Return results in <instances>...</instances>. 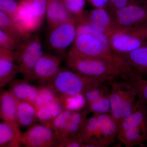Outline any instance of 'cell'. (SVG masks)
<instances>
[{
  "mask_svg": "<svg viewBox=\"0 0 147 147\" xmlns=\"http://www.w3.org/2000/svg\"><path fill=\"white\" fill-rule=\"evenodd\" d=\"M121 57L131 68L143 76H147V43Z\"/></svg>",
  "mask_w": 147,
  "mask_h": 147,
  "instance_id": "19",
  "label": "cell"
},
{
  "mask_svg": "<svg viewBox=\"0 0 147 147\" xmlns=\"http://www.w3.org/2000/svg\"><path fill=\"white\" fill-rule=\"evenodd\" d=\"M131 82L137 91L138 100L147 106V78Z\"/></svg>",
  "mask_w": 147,
  "mask_h": 147,
  "instance_id": "31",
  "label": "cell"
},
{
  "mask_svg": "<svg viewBox=\"0 0 147 147\" xmlns=\"http://www.w3.org/2000/svg\"><path fill=\"white\" fill-rule=\"evenodd\" d=\"M18 73L15 50L0 47V88L10 83Z\"/></svg>",
  "mask_w": 147,
  "mask_h": 147,
  "instance_id": "13",
  "label": "cell"
},
{
  "mask_svg": "<svg viewBox=\"0 0 147 147\" xmlns=\"http://www.w3.org/2000/svg\"><path fill=\"white\" fill-rule=\"evenodd\" d=\"M72 113V111L64 110L53 121L51 128L59 141L63 139L66 131Z\"/></svg>",
  "mask_w": 147,
  "mask_h": 147,
  "instance_id": "24",
  "label": "cell"
},
{
  "mask_svg": "<svg viewBox=\"0 0 147 147\" xmlns=\"http://www.w3.org/2000/svg\"><path fill=\"white\" fill-rule=\"evenodd\" d=\"M111 13L115 30L134 28L147 23V7L140 3L129 5Z\"/></svg>",
  "mask_w": 147,
  "mask_h": 147,
  "instance_id": "8",
  "label": "cell"
},
{
  "mask_svg": "<svg viewBox=\"0 0 147 147\" xmlns=\"http://www.w3.org/2000/svg\"><path fill=\"white\" fill-rule=\"evenodd\" d=\"M64 110L61 100L57 96L52 102L37 110V120L51 128L53 121Z\"/></svg>",
  "mask_w": 147,
  "mask_h": 147,
  "instance_id": "17",
  "label": "cell"
},
{
  "mask_svg": "<svg viewBox=\"0 0 147 147\" xmlns=\"http://www.w3.org/2000/svg\"><path fill=\"white\" fill-rule=\"evenodd\" d=\"M74 17L81 15L85 11L86 0H59Z\"/></svg>",
  "mask_w": 147,
  "mask_h": 147,
  "instance_id": "29",
  "label": "cell"
},
{
  "mask_svg": "<svg viewBox=\"0 0 147 147\" xmlns=\"http://www.w3.org/2000/svg\"><path fill=\"white\" fill-rule=\"evenodd\" d=\"M18 8L17 0H0V11L5 13L12 19L16 16Z\"/></svg>",
  "mask_w": 147,
  "mask_h": 147,
  "instance_id": "30",
  "label": "cell"
},
{
  "mask_svg": "<svg viewBox=\"0 0 147 147\" xmlns=\"http://www.w3.org/2000/svg\"><path fill=\"white\" fill-rule=\"evenodd\" d=\"M88 113L86 109L72 112L71 119L63 139L66 137H77V134L88 118Z\"/></svg>",
  "mask_w": 147,
  "mask_h": 147,
  "instance_id": "22",
  "label": "cell"
},
{
  "mask_svg": "<svg viewBox=\"0 0 147 147\" xmlns=\"http://www.w3.org/2000/svg\"><path fill=\"white\" fill-rule=\"evenodd\" d=\"M15 52L19 73L24 79L32 82L35 67L45 53L39 36L35 33L27 35L21 39Z\"/></svg>",
  "mask_w": 147,
  "mask_h": 147,
  "instance_id": "5",
  "label": "cell"
},
{
  "mask_svg": "<svg viewBox=\"0 0 147 147\" xmlns=\"http://www.w3.org/2000/svg\"><path fill=\"white\" fill-rule=\"evenodd\" d=\"M109 94L110 92L86 106L85 109L88 114L92 113L94 115L110 114Z\"/></svg>",
  "mask_w": 147,
  "mask_h": 147,
  "instance_id": "25",
  "label": "cell"
},
{
  "mask_svg": "<svg viewBox=\"0 0 147 147\" xmlns=\"http://www.w3.org/2000/svg\"><path fill=\"white\" fill-rule=\"evenodd\" d=\"M67 55L74 57L92 58L105 61L118 69L130 82L144 77L131 68L123 58L113 51L107 35L96 31L77 34L67 52Z\"/></svg>",
  "mask_w": 147,
  "mask_h": 147,
  "instance_id": "1",
  "label": "cell"
},
{
  "mask_svg": "<svg viewBox=\"0 0 147 147\" xmlns=\"http://www.w3.org/2000/svg\"><path fill=\"white\" fill-rule=\"evenodd\" d=\"M58 147H84V145L78 137H69L61 139Z\"/></svg>",
  "mask_w": 147,
  "mask_h": 147,
  "instance_id": "33",
  "label": "cell"
},
{
  "mask_svg": "<svg viewBox=\"0 0 147 147\" xmlns=\"http://www.w3.org/2000/svg\"><path fill=\"white\" fill-rule=\"evenodd\" d=\"M77 36L75 18L48 28L46 44L48 53L65 57Z\"/></svg>",
  "mask_w": 147,
  "mask_h": 147,
  "instance_id": "7",
  "label": "cell"
},
{
  "mask_svg": "<svg viewBox=\"0 0 147 147\" xmlns=\"http://www.w3.org/2000/svg\"><path fill=\"white\" fill-rule=\"evenodd\" d=\"M25 79L13 80L10 83L9 90L17 100L30 103L34 106L38 87L30 84Z\"/></svg>",
  "mask_w": 147,
  "mask_h": 147,
  "instance_id": "16",
  "label": "cell"
},
{
  "mask_svg": "<svg viewBox=\"0 0 147 147\" xmlns=\"http://www.w3.org/2000/svg\"><path fill=\"white\" fill-rule=\"evenodd\" d=\"M110 115L120 125L132 112L137 104V91L132 82L120 79L109 82Z\"/></svg>",
  "mask_w": 147,
  "mask_h": 147,
  "instance_id": "3",
  "label": "cell"
},
{
  "mask_svg": "<svg viewBox=\"0 0 147 147\" xmlns=\"http://www.w3.org/2000/svg\"><path fill=\"white\" fill-rule=\"evenodd\" d=\"M108 83L88 77L68 67H62L53 81L47 85L52 88L57 96L63 98L84 95L90 89Z\"/></svg>",
  "mask_w": 147,
  "mask_h": 147,
  "instance_id": "2",
  "label": "cell"
},
{
  "mask_svg": "<svg viewBox=\"0 0 147 147\" xmlns=\"http://www.w3.org/2000/svg\"><path fill=\"white\" fill-rule=\"evenodd\" d=\"M140 3L138 0H109L106 8L110 13L134 3Z\"/></svg>",
  "mask_w": 147,
  "mask_h": 147,
  "instance_id": "32",
  "label": "cell"
},
{
  "mask_svg": "<svg viewBox=\"0 0 147 147\" xmlns=\"http://www.w3.org/2000/svg\"><path fill=\"white\" fill-rule=\"evenodd\" d=\"M75 21L86 23L94 30L108 36L115 30L112 14L106 7H94L74 17Z\"/></svg>",
  "mask_w": 147,
  "mask_h": 147,
  "instance_id": "10",
  "label": "cell"
},
{
  "mask_svg": "<svg viewBox=\"0 0 147 147\" xmlns=\"http://www.w3.org/2000/svg\"><path fill=\"white\" fill-rule=\"evenodd\" d=\"M65 63L67 67L71 70L103 82H109L120 79L128 81L118 69L101 60L66 56Z\"/></svg>",
  "mask_w": 147,
  "mask_h": 147,
  "instance_id": "4",
  "label": "cell"
},
{
  "mask_svg": "<svg viewBox=\"0 0 147 147\" xmlns=\"http://www.w3.org/2000/svg\"><path fill=\"white\" fill-rule=\"evenodd\" d=\"M22 134L9 124L2 121L0 123V147L20 146Z\"/></svg>",
  "mask_w": 147,
  "mask_h": 147,
  "instance_id": "21",
  "label": "cell"
},
{
  "mask_svg": "<svg viewBox=\"0 0 147 147\" xmlns=\"http://www.w3.org/2000/svg\"><path fill=\"white\" fill-rule=\"evenodd\" d=\"M60 98L64 110L73 112L83 110L86 108V101L83 94L77 95Z\"/></svg>",
  "mask_w": 147,
  "mask_h": 147,
  "instance_id": "27",
  "label": "cell"
},
{
  "mask_svg": "<svg viewBox=\"0 0 147 147\" xmlns=\"http://www.w3.org/2000/svg\"><path fill=\"white\" fill-rule=\"evenodd\" d=\"M94 7H106L109 0H86Z\"/></svg>",
  "mask_w": 147,
  "mask_h": 147,
  "instance_id": "34",
  "label": "cell"
},
{
  "mask_svg": "<svg viewBox=\"0 0 147 147\" xmlns=\"http://www.w3.org/2000/svg\"><path fill=\"white\" fill-rule=\"evenodd\" d=\"M74 18V16L59 0H47L45 18L48 28L56 26Z\"/></svg>",
  "mask_w": 147,
  "mask_h": 147,
  "instance_id": "15",
  "label": "cell"
},
{
  "mask_svg": "<svg viewBox=\"0 0 147 147\" xmlns=\"http://www.w3.org/2000/svg\"><path fill=\"white\" fill-rule=\"evenodd\" d=\"M117 139L125 147L142 146L146 143L147 128L137 127L118 132Z\"/></svg>",
  "mask_w": 147,
  "mask_h": 147,
  "instance_id": "18",
  "label": "cell"
},
{
  "mask_svg": "<svg viewBox=\"0 0 147 147\" xmlns=\"http://www.w3.org/2000/svg\"><path fill=\"white\" fill-rule=\"evenodd\" d=\"M17 118L20 127L28 128L38 121L36 109L30 103L17 100Z\"/></svg>",
  "mask_w": 147,
  "mask_h": 147,
  "instance_id": "20",
  "label": "cell"
},
{
  "mask_svg": "<svg viewBox=\"0 0 147 147\" xmlns=\"http://www.w3.org/2000/svg\"><path fill=\"white\" fill-rule=\"evenodd\" d=\"M138 1L141 4L147 7V0H138Z\"/></svg>",
  "mask_w": 147,
  "mask_h": 147,
  "instance_id": "35",
  "label": "cell"
},
{
  "mask_svg": "<svg viewBox=\"0 0 147 147\" xmlns=\"http://www.w3.org/2000/svg\"><path fill=\"white\" fill-rule=\"evenodd\" d=\"M0 30L19 39L29 34L16 21L1 11H0Z\"/></svg>",
  "mask_w": 147,
  "mask_h": 147,
  "instance_id": "23",
  "label": "cell"
},
{
  "mask_svg": "<svg viewBox=\"0 0 147 147\" xmlns=\"http://www.w3.org/2000/svg\"><path fill=\"white\" fill-rule=\"evenodd\" d=\"M63 58L52 53H44L35 67L32 81H38L41 85L50 84L62 68Z\"/></svg>",
  "mask_w": 147,
  "mask_h": 147,
  "instance_id": "11",
  "label": "cell"
},
{
  "mask_svg": "<svg viewBox=\"0 0 147 147\" xmlns=\"http://www.w3.org/2000/svg\"><path fill=\"white\" fill-rule=\"evenodd\" d=\"M0 30V47L16 50L21 43V39Z\"/></svg>",
  "mask_w": 147,
  "mask_h": 147,
  "instance_id": "28",
  "label": "cell"
},
{
  "mask_svg": "<svg viewBox=\"0 0 147 147\" xmlns=\"http://www.w3.org/2000/svg\"><path fill=\"white\" fill-rule=\"evenodd\" d=\"M57 97L53 90L48 85H40L38 87L37 96L34 107L37 110L47 105Z\"/></svg>",
  "mask_w": 147,
  "mask_h": 147,
  "instance_id": "26",
  "label": "cell"
},
{
  "mask_svg": "<svg viewBox=\"0 0 147 147\" xmlns=\"http://www.w3.org/2000/svg\"><path fill=\"white\" fill-rule=\"evenodd\" d=\"M17 99L9 90H2L0 93V118L3 121L13 126L21 132L17 121Z\"/></svg>",
  "mask_w": 147,
  "mask_h": 147,
  "instance_id": "14",
  "label": "cell"
},
{
  "mask_svg": "<svg viewBox=\"0 0 147 147\" xmlns=\"http://www.w3.org/2000/svg\"><path fill=\"white\" fill-rule=\"evenodd\" d=\"M96 115L97 123L95 129L92 147H108L117 139L119 126L110 114Z\"/></svg>",
  "mask_w": 147,
  "mask_h": 147,
  "instance_id": "12",
  "label": "cell"
},
{
  "mask_svg": "<svg viewBox=\"0 0 147 147\" xmlns=\"http://www.w3.org/2000/svg\"><path fill=\"white\" fill-rule=\"evenodd\" d=\"M59 140L49 127L44 125L35 124L22 133L21 145L28 147H58Z\"/></svg>",
  "mask_w": 147,
  "mask_h": 147,
  "instance_id": "9",
  "label": "cell"
},
{
  "mask_svg": "<svg viewBox=\"0 0 147 147\" xmlns=\"http://www.w3.org/2000/svg\"><path fill=\"white\" fill-rule=\"evenodd\" d=\"M146 144H147V142H146Z\"/></svg>",
  "mask_w": 147,
  "mask_h": 147,
  "instance_id": "36",
  "label": "cell"
},
{
  "mask_svg": "<svg viewBox=\"0 0 147 147\" xmlns=\"http://www.w3.org/2000/svg\"><path fill=\"white\" fill-rule=\"evenodd\" d=\"M115 53L124 56L147 43V23L129 28L117 29L108 36Z\"/></svg>",
  "mask_w": 147,
  "mask_h": 147,
  "instance_id": "6",
  "label": "cell"
}]
</instances>
